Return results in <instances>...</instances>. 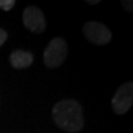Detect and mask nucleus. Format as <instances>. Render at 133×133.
<instances>
[{"mask_svg":"<svg viewBox=\"0 0 133 133\" xmlns=\"http://www.w3.org/2000/svg\"><path fill=\"white\" fill-rule=\"evenodd\" d=\"M52 118L58 128L69 133H77L84 127L82 107L73 99L57 102L52 108Z\"/></svg>","mask_w":133,"mask_h":133,"instance_id":"f257e3e1","label":"nucleus"},{"mask_svg":"<svg viewBox=\"0 0 133 133\" xmlns=\"http://www.w3.org/2000/svg\"><path fill=\"white\" fill-rule=\"evenodd\" d=\"M68 56V44L61 37L53 38L43 51V61L47 68L55 69L64 62Z\"/></svg>","mask_w":133,"mask_h":133,"instance_id":"f03ea898","label":"nucleus"},{"mask_svg":"<svg viewBox=\"0 0 133 133\" xmlns=\"http://www.w3.org/2000/svg\"><path fill=\"white\" fill-rule=\"evenodd\" d=\"M83 36L91 43L104 45L112 39V32L104 23L99 21H88L83 26Z\"/></svg>","mask_w":133,"mask_h":133,"instance_id":"7ed1b4c3","label":"nucleus"},{"mask_svg":"<svg viewBox=\"0 0 133 133\" xmlns=\"http://www.w3.org/2000/svg\"><path fill=\"white\" fill-rule=\"evenodd\" d=\"M111 104L116 114H124L130 110L133 104V83L131 81L119 87L111 100Z\"/></svg>","mask_w":133,"mask_h":133,"instance_id":"20e7f679","label":"nucleus"},{"mask_svg":"<svg viewBox=\"0 0 133 133\" xmlns=\"http://www.w3.org/2000/svg\"><path fill=\"white\" fill-rule=\"evenodd\" d=\"M22 23L29 31L41 33L47 28V22L43 12L38 7H27L22 12Z\"/></svg>","mask_w":133,"mask_h":133,"instance_id":"39448f33","label":"nucleus"},{"mask_svg":"<svg viewBox=\"0 0 133 133\" xmlns=\"http://www.w3.org/2000/svg\"><path fill=\"white\" fill-rule=\"evenodd\" d=\"M9 61L15 69H26L33 62V55L26 50H16L11 52Z\"/></svg>","mask_w":133,"mask_h":133,"instance_id":"423d86ee","label":"nucleus"},{"mask_svg":"<svg viewBox=\"0 0 133 133\" xmlns=\"http://www.w3.org/2000/svg\"><path fill=\"white\" fill-rule=\"evenodd\" d=\"M15 5V0H0V9H2L3 11H10Z\"/></svg>","mask_w":133,"mask_h":133,"instance_id":"0eeeda50","label":"nucleus"},{"mask_svg":"<svg viewBox=\"0 0 133 133\" xmlns=\"http://www.w3.org/2000/svg\"><path fill=\"white\" fill-rule=\"evenodd\" d=\"M7 39H8V33H7V31H5L3 29L0 28V47H1V45L6 42Z\"/></svg>","mask_w":133,"mask_h":133,"instance_id":"6e6552de","label":"nucleus"},{"mask_svg":"<svg viewBox=\"0 0 133 133\" xmlns=\"http://www.w3.org/2000/svg\"><path fill=\"white\" fill-rule=\"evenodd\" d=\"M122 3H123V7L125 8V10H128V11H132V5H133V2L131 1H122Z\"/></svg>","mask_w":133,"mask_h":133,"instance_id":"1a4fd4ad","label":"nucleus"},{"mask_svg":"<svg viewBox=\"0 0 133 133\" xmlns=\"http://www.w3.org/2000/svg\"><path fill=\"white\" fill-rule=\"evenodd\" d=\"M87 3H89V5H97V3H100V0H88Z\"/></svg>","mask_w":133,"mask_h":133,"instance_id":"9d476101","label":"nucleus"}]
</instances>
